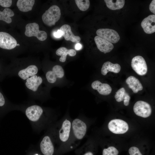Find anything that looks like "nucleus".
Masks as SVG:
<instances>
[{
    "label": "nucleus",
    "instance_id": "7c9ffc66",
    "mask_svg": "<svg viewBox=\"0 0 155 155\" xmlns=\"http://www.w3.org/2000/svg\"><path fill=\"white\" fill-rule=\"evenodd\" d=\"M130 97L128 94L126 92H125L123 100L124 105L125 106H127L129 104Z\"/></svg>",
    "mask_w": 155,
    "mask_h": 155
},
{
    "label": "nucleus",
    "instance_id": "bb28decb",
    "mask_svg": "<svg viewBox=\"0 0 155 155\" xmlns=\"http://www.w3.org/2000/svg\"><path fill=\"white\" fill-rule=\"evenodd\" d=\"M119 151L114 146H109L104 149L102 151V155H118Z\"/></svg>",
    "mask_w": 155,
    "mask_h": 155
},
{
    "label": "nucleus",
    "instance_id": "5701e85b",
    "mask_svg": "<svg viewBox=\"0 0 155 155\" xmlns=\"http://www.w3.org/2000/svg\"><path fill=\"white\" fill-rule=\"evenodd\" d=\"M107 7L112 10L119 9L122 8L125 3L124 0H105Z\"/></svg>",
    "mask_w": 155,
    "mask_h": 155
},
{
    "label": "nucleus",
    "instance_id": "f704fd0d",
    "mask_svg": "<svg viewBox=\"0 0 155 155\" xmlns=\"http://www.w3.org/2000/svg\"><path fill=\"white\" fill-rule=\"evenodd\" d=\"M82 45L80 43H77L75 46V49L77 50H79L82 49Z\"/></svg>",
    "mask_w": 155,
    "mask_h": 155
},
{
    "label": "nucleus",
    "instance_id": "393cba45",
    "mask_svg": "<svg viewBox=\"0 0 155 155\" xmlns=\"http://www.w3.org/2000/svg\"><path fill=\"white\" fill-rule=\"evenodd\" d=\"M89 141H87L77 151L79 155H94L93 153L88 150Z\"/></svg>",
    "mask_w": 155,
    "mask_h": 155
},
{
    "label": "nucleus",
    "instance_id": "aec40b11",
    "mask_svg": "<svg viewBox=\"0 0 155 155\" xmlns=\"http://www.w3.org/2000/svg\"><path fill=\"white\" fill-rule=\"evenodd\" d=\"M126 83L133 92L136 93L143 90V86L140 81L136 78L132 76L129 77L126 80Z\"/></svg>",
    "mask_w": 155,
    "mask_h": 155
},
{
    "label": "nucleus",
    "instance_id": "c9c22d12",
    "mask_svg": "<svg viewBox=\"0 0 155 155\" xmlns=\"http://www.w3.org/2000/svg\"><path fill=\"white\" fill-rule=\"evenodd\" d=\"M17 46H20V44H17Z\"/></svg>",
    "mask_w": 155,
    "mask_h": 155
},
{
    "label": "nucleus",
    "instance_id": "2eb2a0df",
    "mask_svg": "<svg viewBox=\"0 0 155 155\" xmlns=\"http://www.w3.org/2000/svg\"><path fill=\"white\" fill-rule=\"evenodd\" d=\"M94 40L98 49L105 54L110 52L114 48L112 43L98 36L95 37Z\"/></svg>",
    "mask_w": 155,
    "mask_h": 155
},
{
    "label": "nucleus",
    "instance_id": "20e7f679",
    "mask_svg": "<svg viewBox=\"0 0 155 155\" xmlns=\"http://www.w3.org/2000/svg\"><path fill=\"white\" fill-rule=\"evenodd\" d=\"M27 92L31 96L40 97L46 94V91L42 86L44 79L41 76L36 75L29 78L24 81Z\"/></svg>",
    "mask_w": 155,
    "mask_h": 155
},
{
    "label": "nucleus",
    "instance_id": "dca6fc26",
    "mask_svg": "<svg viewBox=\"0 0 155 155\" xmlns=\"http://www.w3.org/2000/svg\"><path fill=\"white\" fill-rule=\"evenodd\" d=\"M141 26L146 33L151 34L155 32V15H151L145 18L141 23Z\"/></svg>",
    "mask_w": 155,
    "mask_h": 155
},
{
    "label": "nucleus",
    "instance_id": "6ab92c4d",
    "mask_svg": "<svg viewBox=\"0 0 155 155\" xmlns=\"http://www.w3.org/2000/svg\"><path fill=\"white\" fill-rule=\"evenodd\" d=\"M121 69V67L119 64H113L110 61H107L103 64L101 72L102 75H105L109 71L118 73L120 72Z\"/></svg>",
    "mask_w": 155,
    "mask_h": 155
},
{
    "label": "nucleus",
    "instance_id": "ddd939ff",
    "mask_svg": "<svg viewBox=\"0 0 155 155\" xmlns=\"http://www.w3.org/2000/svg\"><path fill=\"white\" fill-rule=\"evenodd\" d=\"M44 112V109L41 106L37 105H33L27 108L25 113L30 120L36 121L39 120Z\"/></svg>",
    "mask_w": 155,
    "mask_h": 155
},
{
    "label": "nucleus",
    "instance_id": "f8f14e48",
    "mask_svg": "<svg viewBox=\"0 0 155 155\" xmlns=\"http://www.w3.org/2000/svg\"><path fill=\"white\" fill-rule=\"evenodd\" d=\"M16 40L9 34L0 32V47L5 49L11 50L17 46Z\"/></svg>",
    "mask_w": 155,
    "mask_h": 155
},
{
    "label": "nucleus",
    "instance_id": "f257e3e1",
    "mask_svg": "<svg viewBox=\"0 0 155 155\" xmlns=\"http://www.w3.org/2000/svg\"><path fill=\"white\" fill-rule=\"evenodd\" d=\"M72 119L66 114L58 121L56 131V140L61 152L68 150L70 142Z\"/></svg>",
    "mask_w": 155,
    "mask_h": 155
},
{
    "label": "nucleus",
    "instance_id": "c756f323",
    "mask_svg": "<svg viewBox=\"0 0 155 155\" xmlns=\"http://www.w3.org/2000/svg\"><path fill=\"white\" fill-rule=\"evenodd\" d=\"M12 3L11 0H0V5L3 7H10Z\"/></svg>",
    "mask_w": 155,
    "mask_h": 155
},
{
    "label": "nucleus",
    "instance_id": "9d476101",
    "mask_svg": "<svg viewBox=\"0 0 155 155\" xmlns=\"http://www.w3.org/2000/svg\"><path fill=\"white\" fill-rule=\"evenodd\" d=\"M131 66L133 69L138 75H144L147 72L148 68L144 58L140 56H137L132 59Z\"/></svg>",
    "mask_w": 155,
    "mask_h": 155
},
{
    "label": "nucleus",
    "instance_id": "cd10ccee",
    "mask_svg": "<svg viewBox=\"0 0 155 155\" xmlns=\"http://www.w3.org/2000/svg\"><path fill=\"white\" fill-rule=\"evenodd\" d=\"M126 92L125 89L122 87L119 89L116 92L115 96L116 100L118 102H121L124 100V95Z\"/></svg>",
    "mask_w": 155,
    "mask_h": 155
},
{
    "label": "nucleus",
    "instance_id": "e433bc0d",
    "mask_svg": "<svg viewBox=\"0 0 155 155\" xmlns=\"http://www.w3.org/2000/svg\"><path fill=\"white\" fill-rule=\"evenodd\" d=\"M34 155H40L39 154H34Z\"/></svg>",
    "mask_w": 155,
    "mask_h": 155
},
{
    "label": "nucleus",
    "instance_id": "f03ea898",
    "mask_svg": "<svg viewBox=\"0 0 155 155\" xmlns=\"http://www.w3.org/2000/svg\"><path fill=\"white\" fill-rule=\"evenodd\" d=\"M88 121L85 116L79 115L72 119L71 134L68 149H73L78 146L86 135L88 128Z\"/></svg>",
    "mask_w": 155,
    "mask_h": 155
},
{
    "label": "nucleus",
    "instance_id": "4be33fe9",
    "mask_svg": "<svg viewBox=\"0 0 155 155\" xmlns=\"http://www.w3.org/2000/svg\"><path fill=\"white\" fill-rule=\"evenodd\" d=\"M35 1L34 0H18L17 6L20 11L28 12L32 10Z\"/></svg>",
    "mask_w": 155,
    "mask_h": 155
},
{
    "label": "nucleus",
    "instance_id": "0eeeda50",
    "mask_svg": "<svg viewBox=\"0 0 155 155\" xmlns=\"http://www.w3.org/2000/svg\"><path fill=\"white\" fill-rule=\"evenodd\" d=\"M25 28V34L28 37L35 36L41 41L45 40L47 38L46 33L44 31L40 30L38 24L35 22L27 24Z\"/></svg>",
    "mask_w": 155,
    "mask_h": 155
},
{
    "label": "nucleus",
    "instance_id": "c85d7f7f",
    "mask_svg": "<svg viewBox=\"0 0 155 155\" xmlns=\"http://www.w3.org/2000/svg\"><path fill=\"white\" fill-rule=\"evenodd\" d=\"M128 151L130 155H142L138 148L136 147H131Z\"/></svg>",
    "mask_w": 155,
    "mask_h": 155
},
{
    "label": "nucleus",
    "instance_id": "72a5a7b5",
    "mask_svg": "<svg viewBox=\"0 0 155 155\" xmlns=\"http://www.w3.org/2000/svg\"><path fill=\"white\" fill-rule=\"evenodd\" d=\"M63 32L60 29L58 30L57 32H54V36L56 38H60L63 36Z\"/></svg>",
    "mask_w": 155,
    "mask_h": 155
},
{
    "label": "nucleus",
    "instance_id": "a878e982",
    "mask_svg": "<svg viewBox=\"0 0 155 155\" xmlns=\"http://www.w3.org/2000/svg\"><path fill=\"white\" fill-rule=\"evenodd\" d=\"M75 1L78 8L82 11L87 10L90 6V2L89 0H75Z\"/></svg>",
    "mask_w": 155,
    "mask_h": 155
},
{
    "label": "nucleus",
    "instance_id": "473e14b6",
    "mask_svg": "<svg viewBox=\"0 0 155 155\" xmlns=\"http://www.w3.org/2000/svg\"><path fill=\"white\" fill-rule=\"evenodd\" d=\"M5 102V100L3 94L0 92V106H3Z\"/></svg>",
    "mask_w": 155,
    "mask_h": 155
},
{
    "label": "nucleus",
    "instance_id": "2f4dec72",
    "mask_svg": "<svg viewBox=\"0 0 155 155\" xmlns=\"http://www.w3.org/2000/svg\"><path fill=\"white\" fill-rule=\"evenodd\" d=\"M155 0H153L149 5V9L150 11L154 14L155 13Z\"/></svg>",
    "mask_w": 155,
    "mask_h": 155
},
{
    "label": "nucleus",
    "instance_id": "b1692460",
    "mask_svg": "<svg viewBox=\"0 0 155 155\" xmlns=\"http://www.w3.org/2000/svg\"><path fill=\"white\" fill-rule=\"evenodd\" d=\"M14 15V13L12 10L8 8H5L2 11H0V20L8 24L12 22L11 17Z\"/></svg>",
    "mask_w": 155,
    "mask_h": 155
},
{
    "label": "nucleus",
    "instance_id": "1a4fd4ad",
    "mask_svg": "<svg viewBox=\"0 0 155 155\" xmlns=\"http://www.w3.org/2000/svg\"><path fill=\"white\" fill-rule=\"evenodd\" d=\"M133 111L137 115L143 118H147L151 115L152 108L148 103L142 100L136 102L133 107Z\"/></svg>",
    "mask_w": 155,
    "mask_h": 155
},
{
    "label": "nucleus",
    "instance_id": "a211bd4d",
    "mask_svg": "<svg viewBox=\"0 0 155 155\" xmlns=\"http://www.w3.org/2000/svg\"><path fill=\"white\" fill-rule=\"evenodd\" d=\"M91 87L94 90H97L100 94L107 95L111 92L112 89L108 84L102 83L98 80L94 81L91 84Z\"/></svg>",
    "mask_w": 155,
    "mask_h": 155
},
{
    "label": "nucleus",
    "instance_id": "6e6552de",
    "mask_svg": "<svg viewBox=\"0 0 155 155\" xmlns=\"http://www.w3.org/2000/svg\"><path fill=\"white\" fill-rule=\"evenodd\" d=\"M108 128L112 133L116 134H122L127 131L129 126L123 120L115 119L111 120L108 124Z\"/></svg>",
    "mask_w": 155,
    "mask_h": 155
},
{
    "label": "nucleus",
    "instance_id": "9b49d317",
    "mask_svg": "<svg viewBox=\"0 0 155 155\" xmlns=\"http://www.w3.org/2000/svg\"><path fill=\"white\" fill-rule=\"evenodd\" d=\"M98 36L111 43H115L119 40L120 37L118 33L114 30L108 28H100L96 31Z\"/></svg>",
    "mask_w": 155,
    "mask_h": 155
},
{
    "label": "nucleus",
    "instance_id": "423d86ee",
    "mask_svg": "<svg viewBox=\"0 0 155 155\" xmlns=\"http://www.w3.org/2000/svg\"><path fill=\"white\" fill-rule=\"evenodd\" d=\"M64 75L63 67L59 65L53 66L51 69L45 72V77L47 82L50 84H55L58 79L62 78Z\"/></svg>",
    "mask_w": 155,
    "mask_h": 155
},
{
    "label": "nucleus",
    "instance_id": "412c9836",
    "mask_svg": "<svg viewBox=\"0 0 155 155\" xmlns=\"http://www.w3.org/2000/svg\"><path fill=\"white\" fill-rule=\"evenodd\" d=\"M56 54L61 56L59 59L60 61L61 62H65L66 59L67 55L71 57L75 56L76 54V51L73 49H68L65 47H61L57 50Z\"/></svg>",
    "mask_w": 155,
    "mask_h": 155
},
{
    "label": "nucleus",
    "instance_id": "39448f33",
    "mask_svg": "<svg viewBox=\"0 0 155 155\" xmlns=\"http://www.w3.org/2000/svg\"><path fill=\"white\" fill-rule=\"evenodd\" d=\"M61 14L59 7L57 5H53L43 14L42 19L45 25L51 26L54 25L59 20Z\"/></svg>",
    "mask_w": 155,
    "mask_h": 155
},
{
    "label": "nucleus",
    "instance_id": "4468645a",
    "mask_svg": "<svg viewBox=\"0 0 155 155\" xmlns=\"http://www.w3.org/2000/svg\"><path fill=\"white\" fill-rule=\"evenodd\" d=\"M40 149L44 155H53L54 152V147L50 137L45 136L40 144Z\"/></svg>",
    "mask_w": 155,
    "mask_h": 155
},
{
    "label": "nucleus",
    "instance_id": "f3484780",
    "mask_svg": "<svg viewBox=\"0 0 155 155\" xmlns=\"http://www.w3.org/2000/svg\"><path fill=\"white\" fill-rule=\"evenodd\" d=\"M60 30L63 32L62 36L64 37L66 40L77 43L80 42V37L73 34L71 30V26L69 25L64 24L60 27Z\"/></svg>",
    "mask_w": 155,
    "mask_h": 155
},
{
    "label": "nucleus",
    "instance_id": "7ed1b4c3",
    "mask_svg": "<svg viewBox=\"0 0 155 155\" xmlns=\"http://www.w3.org/2000/svg\"><path fill=\"white\" fill-rule=\"evenodd\" d=\"M39 69L36 64L31 63L12 65L7 71L10 75L17 76L24 81L30 77L37 75Z\"/></svg>",
    "mask_w": 155,
    "mask_h": 155
}]
</instances>
